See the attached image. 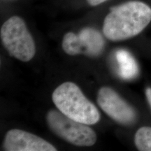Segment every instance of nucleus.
I'll return each instance as SVG.
<instances>
[{
	"mask_svg": "<svg viewBox=\"0 0 151 151\" xmlns=\"http://www.w3.org/2000/svg\"><path fill=\"white\" fill-rule=\"evenodd\" d=\"M120 76L124 80H132L139 74V66L135 58L129 51L120 49L116 52Z\"/></svg>",
	"mask_w": 151,
	"mask_h": 151,
	"instance_id": "6e6552de",
	"label": "nucleus"
},
{
	"mask_svg": "<svg viewBox=\"0 0 151 151\" xmlns=\"http://www.w3.org/2000/svg\"><path fill=\"white\" fill-rule=\"evenodd\" d=\"M6 151H56L57 149L42 138L21 129H11L3 143Z\"/></svg>",
	"mask_w": 151,
	"mask_h": 151,
	"instance_id": "423d86ee",
	"label": "nucleus"
},
{
	"mask_svg": "<svg viewBox=\"0 0 151 151\" xmlns=\"http://www.w3.org/2000/svg\"><path fill=\"white\" fill-rule=\"evenodd\" d=\"M83 53L97 57L102 52L105 41L101 34L92 27H85L78 34Z\"/></svg>",
	"mask_w": 151,
	"mask_h": 151,
	"instance_id": "0eeeda50",
	"label": "nucleus"
},
{
	"mask_svg": "<svg viewBox=\"0 0 151 151\" xmlns=\"http://www.w3.org/2000/svg\"><path fill=\"white\" fill-rule=\"evenodd\" d=\"M52 99L60 112L73 120L92 125L99 121L100 113L96 106L72 82H65L52 92Z\"/></svg>",
	"mask_w": 151,
	"mask_h": 151,
	"instance_id": "f03ea898",
	"label": "nucleus"
},
{
	"mask_svg": "<svg viewBox=\"0 0 151 151\" xmlns=\"http://www.w3.org/2000/svg\"><path fill=\"white\" fill-rule=\"evenodd\" d=\"M151 21V8L145 3L131 1L113 7L106 16L103 33L112 41H124L141 33Z\"/></svg>",
	"mask_w": 151,
	"mask_h": 151,
	"instance_id": "f257e3e1",
	"label": "nucleus"
},
{
	"mask_svg": "<svg viewBox=\"0 0 151 151\" xmlns=\"http://www.w3.org/2000/svg\"><path fill=\"white\" fill-rule=\"evenodd\" d=\"M135 145L141 151H151V127H141L134 138Z\"/></svg>",
	"mask_w": 151,
	"mask_h": 151,
	"instance_id": "9d476101",
	"label": "nucleus"
},
{
	"mask_svg": "<svg viewBox=\"0 0 151 151\" xmlns=\"http://www.w3.org/2000/svg\"><path fill=\"white\" fill-rule=\"evenodd\" d=\"M1 39L6 50L11 56L20 61L31 60L36 53V46L24 20L13 16L1 26Z\"/></svg>",
	"mask_w": 151,
	"mask_h": 151,
	"instance_id": "7ed1b4c3",
	"label": "nucleus"
},
{
	"mask_svg": "<svg viewBox=\"0 0 151 151\" xmlns=\"http://www.w3.org/2000/svg\"><path fill=\"white\" fill-rule=\"evenodd\" d=\"M97 101L104 112L118 123L130 125L136 122L137 113L134 109L112 88H100Z\"/></svg>",
	"mask_w": 151,
	"mask_h": 151,
	"instance_id": "39448f33",
	"label": "nucleus"
},
{
	"mask_svg": "<svg viewBox=\"0 0 151 151\" xmlns=\"http://www.w3.org/2000/svg\"><path fill=\"white\" fill-rule=\"evenodd\" d=\"M106 1H108V0H87V1L91 6H97Z\"/></svg>",
	"mask_w": 151,
	"mask_h": 151,
	"instance_id": "9b49d317",
	"label": "nucleus"
},
{
	"mask_svg": "<svg viewBox=\"0 0 151 151\" xmlns=\"http://www.w3.org/2000/svg\"><path fill=\"white\" fill-rule=\"evenodd\" d=\"M146 95L147 100H148V102L151 108V88H147L146 90Z\"/></svg>",
	"mask_w": 151,
	"mask_h": 151,
	"instance_id": "f8f14e48",
	"label": "nucleus"
},
{
	"mask_svg": "<svg viewBox=\"0 0 151 151\" xmlns=\"http://www.w3.org/2000/svg\"><path fill=\"white\" fill-rule=\"evenodd\" d=\"M62 49L66 53L70 55L83 53L78 35L73 32L66 34L62 40Z\"/></svg>",
	"mask_w": 151,
	"mask_h": 151,
	"instance_id": "1a4fd4ad",
	"label": "nucleus"
},
{
	"mask_svg": "<svg viewBox=\"0 0 151 151\" xmlns=\"http://www.w3.org/2000/svg\"><path fill=\"white\" fill-rule=\"evenodd\" d=\"M46 120L49 128L54 134L74 146H92L97 141V134L88 124L76 121L58 109L49 111Z\"/></svg>",
	"mask_w": 151,
	"mask_h": 151,
	"instance_id": "20e7f679",
	"label": "nucleus"
}]
</instances>
